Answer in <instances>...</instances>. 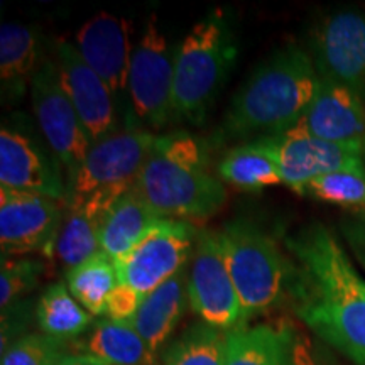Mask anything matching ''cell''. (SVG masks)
<instances>
[{"label":"cell","instance_id":"cell-5","mask_svg":"<svg viewBox=\"0 0 365 365\" xmlns=\"http://www.w3.org/2000/svg\"><path fill=\"white\" fill-rule=\"evenodd\" d=\"M218 237L239 294L244 323L282 303L287 296L291 264L276 239L244 218L227 222Z\"/></svg>","mask_w":365,"mask_h":365},{"label":"cell","instance_id":"cell-27","mask_svg":"<svg viewBox=\"0 0 365 365\" xmlns=\"http://www.w3.org/2000/svg\"><path fill=\"white\" fill-rule=\"evenodd\" d=\"M227 331L200 322L166 350L163 365H225Z\"/></svg>","mask_w":365,"mask_h":365},{"label":"cell","instance_id":"cell-18","mask_svg":"<svg viewBox=\"0 0 365 365\" xmlns=\"http://www.w3.org/2000/svg\"><path fill=\"white\" fill-rule=\"evenodd\" d=\"M132 186L103 188L85 198L66 202V212L54 244V254L66 271L102 252L98 242L100 223L108 208Z\"/></svg>","mask_w":365,"mask_h":365},{"label":"cell","instance_id":"cell-19","mask_svg":"<svg viewBox=\"0 0 365 365\" xmlns=\"http://www.w3.org/2000/svg\"><path fill=\"white\" fill-rule=\"evenodd\" d=\"M188 301V274L181 271L144 296L130 325L156 355L166 344L185 313Z\"/></svg>","mask_w":365,"mask_h":365},{"label":"cell","instance_id":"cell-12","mask_svg":"<svg viewBox=\"0 0 365 365\" xmlns=\"http://www.w3.org/2000/svg\"><path fill=\"white\" fill-rule=\"evenodd\" d=\"M309 56L319 78L349 86L365 100V16L352 9L323 17L309 34Z\"/></svg>","mask_w":365,"mask_h":365},{"label":"cell","instance_id":"cell-8","mask_svg":"<svg viewBox=\"0 0 365 365\" xmlns=\"http://www.w3.org/2000/svg\"><path fill=\"white\" fill-rule=\"evenodd\" d=\"M257 140L277 164L282 185L296 193L314 178L330 173H352L365 178L364 145L318 139L298 125L281 135L259 137Z\"/></svg>","mask_w":365,"mask_h":365},{"label":"cell","instance_id":"cell-35","mask_svg":"<svg viewBox=\"0 0 365 365\" xmlns=\"http://www.w3.org/2000/svg\"><path fill=\"white\" fill-rule=\"evenodd\" d=\"M364 161H365V144H364Z\"/></svg>","mask_w":365,"mask_h":365},{"label":"cell","instance_id":"cell-4","mask_svg":"<svg viewBox=\"0 0 365 365\" xmlns=\"http://www.w3.org/2000/svg\"><path fill=\"white\" fill-rule=\"evenodd\" d=\"M235 54L234 34L220 9L193 24L175 49L173 115L202 124Z\"/></svg>","mask_w":365,"mask_h":365},{"label":"cell","instance_id":"cell-15","mask_svg":"<svg viewBox=\"0 0 365 365\" xmlns=\"http://www.w3.org/2000/svg\"><path fill=\"white\" fill-rule=\"evenodd\" d=\"M56 66L63 90L78 113L91 144L117 130L115 97L70 41L58 39Z\"/></svg>","mask_w":365,"mask_h":365},{"label":"cell","instance_id":"cell-7","mask_svg":"<svg viewBox=\"0 0 365 365\" xmlns=\"http://www.w3.org/2000/svg\"><path fill=\"white\" fill-rule=\"evenodd\" d=\"M196 228L188 220L163 218L129 254L115 261L118 282L149 294L185 271L193 255Z\"/></svg>","mask_w":365,"mask_h":365},{"label":"cell","instance_id":"cell-21","mask_svg":"<svg viewBox=\"0 0 365 365\" xmlns=\"http://www.w3.org/2000/svg\"><path fill=\"white\" fill-rule=\"evenodd\" d=\"M71 352L95 357L108 365H150L154 354L130 323L102 318L80 339L70 341Z\"/></svg>","mask_w":365,"mask_h":365},{"label":"cell","instance_id":"cell-2","mask_svg":"<svg viewBox=\"0 0 365 365\" xmlns=\"http://www.w3.org/2000/svg\"><path fill=\"white\" fill-rule=\"evenodd\" d=\"M318 73L307 49L287 44L257 66L232 98L222 130L230 137H271L294 129L307 113Z\"/></svg>","mask_w":365,"mask_h":365},{"label":"cell","instance_id":"cell-31","mask_svg":"<svg viewBox=\"0 0 365 365\" xmlns=\"http://www.w3.org/2000/svg\"><path fill=\"white\" fill-rule=\"evenodd\" d=\"M143 299L144 294L137 293L132 287L118 282V286L113 289L110 298H108L105 318H110L113 322L129 323L135 317V313L139 312Z\"/></svg>","mask_w":365,"mask_h":365},{"label":"cell","instance_id":"cell-25","mask_svg":"<svg viewBox=\"0 0 365 365\" xmlns=\"http://www.w3.org/2000/svg\"><path fill=\"white\" fill-rule=\"evenodd\" d=\"M217 173L228 185L247 191L282 185L277 164L257 139L228 149L217 164Z\"/></svg>","mask_w":365,"mask_h":365},{"label":"cell","instance_id":"cell-34","mask_svg":"<svg viewBox=\"0 0 365 365\" xmlns=\"http://www.w3.org/2000/svg\"><path fill=\"white\" fill-rule=\"evenodd\" d=\"M54 365H108L102 362V360L90 357V355H83V354H75V352H66L59 355V359L56 360Z\"/></svg>","mask_w":365,"mask_h":365},{"label":"cell","instance_id":"cell-32","mask_svg":"<svg viewBox=\"0 0 365 365\" xmlns=\"http://www.w3.org/2000/svg\"><path fill=\"white\" fill-rule=\"evenodd\" d=\"M340 232L354 257L365 269V213L344 218L340 222Z\"/></svg>","mask_w":365,"mask_h":365},{"label":"cell","instance_id":"cell-9","mask_svg":"<svg viewBox=\"0 0 365 365\" xmlns=\"http://www.w3.org/2000/svg\"><path fill=\"white\" fill-rule=\"evenodd\" d=\"M188 301L191 309L210 327L232 331L245 325L217 230L202 228L196 235L188 272Z\"/></svg>","mask_w":365,"mask_h":365},{"label":"cell","instance_id":"cell-17","mask_svg":"<svg viewBox=\"0 0 365 365\" xmlns=\"http://www.w3.org/2000/svg\"><path fill=\"white\" fill-rule=\"evenodd\" d=\"M298 127L335 144H365V103L359 93L336 81L319 78L314 97Z\"/></svg>","mask_w":365,"mask_h":365},{"label":"cell","instance_id":"cell-29","mask_svg":"<svg viewBox=\"0 0 365 365\" xmlns=\"http://www.w3.org/2000/svg\"><path fill=\"white\" fill-rule=\"evenodd\" d=\"M44 264L27 257H2L0 266V307L6 309L34 289Z\"/></svg>","mask_w":365,"mask_h":365},{"label":"cell","instance_id":"cell-14","mask_svg":"<svg viewBox=\"0 0 365 365\" xmlns=\"http://www.w3.org/2000/svg\"><path fill=\"white\" fill-rule=\"evenodd\" d=\"M59 202L48 196L0 188L2 257L54 252L63 222Z\"/></svg>","mask_w":365,"mask_h":365},{"label":"cell","instance_id":"cell-16","mask_svg":"<svg viewBox=\"0 0 365 365\" xmlns=\"http://www.w3.org/2000/svg\"><path fill=\"white\" fill-rule=\"evenodd\" d=\"M75 48L83 61L118 98L129 86L132 22L110 12H98L76 31Z\"/></svg>","mask_w":365,"mask_h":365},{"label":"cell","instance_id":"cell-22","mask_svg":"<svg viewBox=\"0 0 365 365\" xmlns=\"http://www.w3.org/2000/svg\"><path fill=\"white\" fill-rule=\"evenodd\" d=\"M41 43L38 29L22 22H2L0 27V80L7 93L22 95L38 71Z\"/></svg>","mask_w":365,"mask_h":365},{"label":"cell","instance_id":"cell-33","mask_svg":"<svg viewBox=\"0 0 365 365\" xmlns=\"http://www.w3.org/2000/svg\"><path fill=\"white\" fill-rule=\"evenodd\" d=\"M289 365H327L312 339L293 328H289Z\"/></svg>","mask_w":365,"mask_h":365},{"label":"cell","instance_id":"cell-24","mask_svg":"<svg viewBox=\"0 0 365 365\" xmlns=\"http://www.w3.org/2000/svg\"><path fill=\"white\" fill-rule=\"evenodd\" d=\"M36 322L44 335L54 340L73 341L93 327V314L81 307L65 282H53L36 303Z\"/></svg>","mask_w":365,"mask_h":365},{"label":"cell","instance_id":"cell-23","mask_svg":"<svg viewBox=\"0 0 365 365\" xmlns=\"http://www.w3.org/2000/svg\"><path fill=\"white\" fill-rule=\"evenodd\" d=\"M289 328L245 323L227 331L225 365H289Z\"/></svg>","mask_w":365,"mask_h":365},{"label":"cell","instance_id":"cell-30","mask_svg":"<svg viewBox=\"0 0 365 365\" xmlns=\"http://www.w3.org/2000/svg\"><path fill=\"white\" fill-rule=\"evenodd\" d=\"M66 350L63 341L44 333H27L4 350L0 365H54Z\"/></svg>","mask_w":365,"mask_h":365},{"label":"cell","instance_id":"cell-11","mask_svg":"<svg viewBox=\"0 0 365 365\" xmlns=\"http://www.w3.org/2000/svg\"><path fill=\"white\" fill-rule=\"evenodd\" d=\"M158 134L145 129H117L91 148L68 180L66 202L113 186H132L143 170Z\"/></svg>","mask_w":365,"mask_h":365},{"label":"cell","instance_id":"cell-20","mask_svg":"<svg viewBox=\"0 0 365 365\" xmlns=\"http://www.w3.org/2000/svg\"><path fill=\"white\" fill-rule=\"evenodd\" d=\"M163 220L132 186L105 213L98 230L100 249L113 262L129 254Z\"/></svg>","mask_w":365,"mask_h":365},{"label":"cell","instance_id":"cell-10","mask_svg":"<svg viewBox=\"0 0 365 365\" xmlns=\"http://www.w3.org/2000/svg\"><path fill=\"white\" fill-rule=\"evenodd\" d=\"M34 117L53 154L65 168L66 185L91 148V140L78 113L63 90L56 61L44 59L31 80Z\"/></svg>","mask_w":365,"mask_h":365},{"label":"cell","instance_id":"cell-13","mask_svg":"<svg viewBox=\"0 0 365 365\" xmlns=\"http://www.w3.org/2000/svg\"><path fill=\"white\" fill-rule=\"evenodd\" d=\"M0 188L66 202L68 185L61 164L49 145L21 122H7L0 130Z\"/></svg>","mask_w":365,"mask_h":365},{"label":"cell","instance_id":"cell-1","mask_svg":"<svg viewBox=\"0 0 365 365\" xmlns=\"http://www.w3.org/2000/svg\"><path fill=\"white\" fill-rule=\"evenodd\" d=\"M291 272L287 296L309 330L365 365V279L330 228L308 223L284 235Z\"/></svg>","mask_w":365,"mask_h":365},{"label":"cell","instance_id":"cell-26","mask_svg":"<svg viewBox=\"0 0 365 365\" xmlns=\"http://www.w3.org/2000/svg\"><path fill=\"white\" fill-rule=\"evenodd\" d=\"M66 286L86 312L105 318L108 298L118 286L115 262L100 252L80 266L68 269Z\"/></svg>","mask_w":365,"mask_h":365},{"label":"cell","instance_id":"cell-6","mask_svg":"<svg viewBox=\"0 0 365 365\" xmlns=\"http://www.w3.org/2000/svg\"><path fill=\"white\" fill-rule=\"evenodd\" d=\"M175 51L159 27L156 14L149 17L134 44L129 70L130 103L135 117L161 129L173 117Z\"/></svg>","mask_w":365,"mask_h":365},{"label":"cell","instance_id":"cell-3","mask_svg":"<svg viewBox=\"0 0 365 365\" xmlns=\"http://www.w3.org/2000/svg\"><path fill=\"white\" fill-rule=\"evenodd\" d=\"M134 188L159 217L176 220L215 215L227 200L223 182L208 170L207 144L186 130L158 135Z\"/></svg>","mask_w":365,"mask_h":365},{"label":"cell","instance_id":"cell-28","mask_svg":"<svg viewBox=\"0 0 365 365\" xmlns=\"http://www.w3.org/2000/svg\"><path fill=\"white\" fill-rule=\"evenodd\" d=\"M298 195L365 212V178L352 173H330L314 178Z\"/></svg>","mask_w":365,"mask_h":365}]
</instances>
